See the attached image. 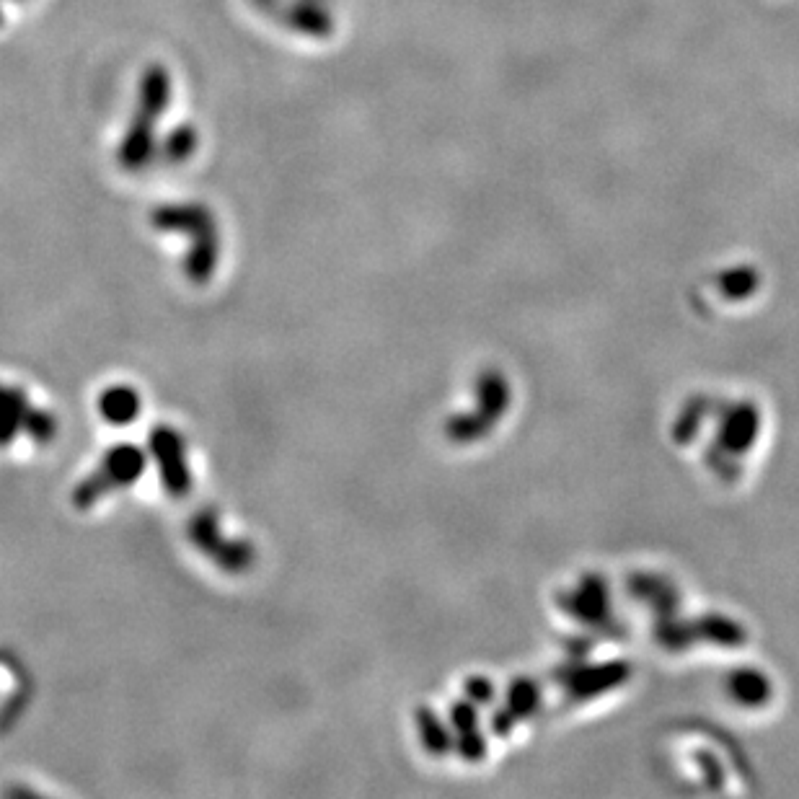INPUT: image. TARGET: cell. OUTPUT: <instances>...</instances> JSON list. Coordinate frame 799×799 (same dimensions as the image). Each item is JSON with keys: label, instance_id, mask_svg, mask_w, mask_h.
Segmentation results:
<instances>
[{"label": "cell", "instance_id": "cell-1", "mask_svg": "<svg viewBox=\"0 0 799 799\" xmlns=\"http://www.w3.org/2000/svg\"><path fill=\"white\" fill-rule=\"evenodd\" d=\"M143 474V453L135 445H117L109 450L104 461L96 466V471L75 489V505L81 510L94 507L96 502L107 500L109 494L127 487Z\"/></svg>", "mask_w": 799, "mask_h": 799}, {"label": "cell", "instance_id": "cell-4", "mask_svg": "<svg viewBox=\"0 0 799 799\" xmlns=\"http://www.w3.org/2000/svg\"><path fill=\"white\" fill-rule=\"evenodd\" d=\"M215 528H218L215 518H207V515L202 518L200 515V518H197V523L192 525L194 544L200 546L207 556H213L220 567H228V569L246 567L251 559L249 546L246 544L241 546V544H236V541H228L225 536L215 533Z\"/></svg>", "mask_w": 799, "mask_h": 799}, {"label": "cell", "instance_id": "cell-2", "mask_svg": "<svg viewBox=\"0 0 799 799\" xmlns=\"http://www.w3.org/2000/svg\"><path fill=\"white\" fill-rule=\"evenodd\" d=\"M50 432L52 419L39 409H32V401L26 399L24 391L0 386V445H8L19 435H32L39 440Z\"/></svg>", "mask_w": 799, "mask_h": 799}, {"label": "cell", "instance_id": "cell-3", "mask_svg": "<svg viewBox=\"0 0 799 799\" xmlns=\"http://www.w3.org/2000/svg\"><path fill=\"white\" fill-rule=\"evenodd\" d=\"M153 453L161 463L163 484L174 497L187 494L189 489V466H187V448H184V437L179 432L161 427L150 437Z\"/></svg>", "mask_w": 799, "mask_h": 799}, {"label": "cell", "instance_id": "cell-5", "mask_svg": "<svg viewBox=\"0 0 799 799\" xmlns=\"http://www.w3.org/2000/svg\"><path fill=\"white\" fill-rule=\"evenodd\" d=\"M101 412L112 422H127L138 414V394L132 388H112L101 399Z\"/></svg>", "mask_w": 799, "mask_h": 799}]
</instances>
